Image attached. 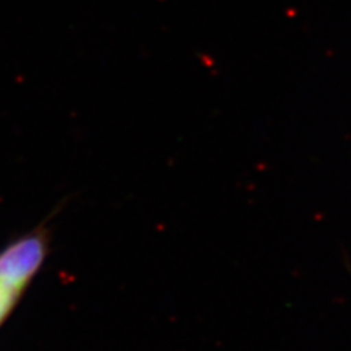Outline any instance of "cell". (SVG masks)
Listing matches in <instances>:
<instances>
[{
	"label": "cell",
	"mask_w": 351,
	"mask_h": 351,
	"mask_svg": "<svg viewBox=\"0 0 351 351\" xmlns=\"http://www.w3.org/2000/svg\"><path fill=\"white\" fill-rule=\"evenodd\" d=\"M44 255H46L44 234L19 240L0 255V278L24 290L41 265Z\"/></svg>",
	"instance_id": "1"
},
{
	"label": "cell",
	"mask_w": 351,
	"mask_h": 351,
	"mask_svg": "<svg viewBox=\"0 0 351 351\" xmlns=\"http://www.w3.org/2000/svg\"><path fill=\"white\" fill-rule=\"evenodd\" d=\"M22 291L24 290L0 278V325L6 319L10 311H12Z\"/></svg>",
	"instance_id": "2"
}]
</instances>
